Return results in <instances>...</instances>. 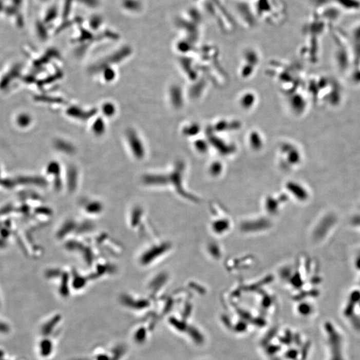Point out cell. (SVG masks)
<instances>
[{
  "mask_svg": "<svg viewBox=\"0 0 360 360\" xmlns=\"http://www.w3.org/2000/svg\"><path fill=\"white\" fill-rule=\"evenodd\" d=\"M257 18L278 22L285 17V6L281 0H252Z\"/></svg>",
  "mask_w": 360,
  "mask_h": 360,
  "instance_id": "6da1fadb",
  "label": "cell"
},
{
  "mask_svg": "<svg viewBox=\"0 0 360 360\" xmlns=\"http://www.w3.org/2000/svg\"><path fill=\"white\" fill-rule=\"evenodd\" d=\"M31 118L27 114H20L17 118V123L19 126L22 127L28 126L30 124Z\"/></svg>",
  "mask_w": 360,
  "mask_h": 360,
  "instance_id": "277c9868",
  "label": "cell"
},
{
  "mask_svg": "<svg viewBox=\"0 0 360 360\" xmlns=\"http://www.w3.org/2000/svg\"><path fill=\"white\" fill-rule=\"evenodd\" d=\"M104 112L106 114H108V116L113 112L114 109L113 106L111 105H106L104 107Z\"/></svg>",
  "mask_w": 360,
  "mask_h": 360,
  "instance_id": "52a82bcc",
  "label": "cell"
},
{
  "mask_svg": "<svg viewBox=\"0 0 360 360\" xmlns=\"http://www.w3.org/2000/svg\"><path fill=\"white\" fill-rule=\"evenodd\" d=\"M351 225L354 228L355 232L360 234V214L353 217L351 220Z\"/></svg>",
  "mask_w": 360,
  "mask_h": 360,
  "instance_id": "5b68a950",
  "label": "cell"
},
{
  "mask_svg": "<svg viewBox=\"0 0 360 360\" xmlns=\"http://www.w3.org/2000/svg\"><path fill=\"white\" fill-rule=\"evenodd\" d=\"M128 140L129 144L132 147L134 153L138 156H142L144 154L142 145L137 136H136L135 133H134L132 131H129L128 134Z\"/></svg>",
  "mask_w": 360,
  "mask_h": 360,
  "instance_id": "3957f363",
  "label": "cell"
},
{
  "mask_svg": "<svg viewBox=\"0 0 360 360\" xmlns=\"http://www.w3.org/2000/svg\"><path fill=\"white\" fill-rule=\"evenodd\" d=\"M353 264H354V269L360 273V250L355 255L354 261H353Z\"/></svg>",
  "mask_w": 360,
  "mask_h": 360,
  "instance_id": "8992f818",
  "label": "cell"
},
{
  "mask_svg": "<svg viewBox=\"0 0 360 360\" xmlns=\"http://www.w3.org/2000/svg\"><path fill=\"white\" fill-rule=\"evenodd\" d=\"M337 221V217L334 214L330 213L326 214L319 219L315 230L317 232L316 238L317 241L324 240L326 238V236L330 234L331 232L334 230Z\"/></svg>",
  "mask_w": 360,
  "mask_h": 360,
  "instance_id": "7a4b0ae2",
  "label": "cell"
},
{
  "mask_svg": "<svg viewBox=\"0 0 360 360\" xmlns=\"http://www.w3.org/2000/svg\"><path fill=\"white\" fill-rule=\"evenodd\" d=\"M237 1H240V0H237Z\"/></svg>",
  "mask_w": 360,
  "mask_h": 360,
  "instance_id": "ba28073f",
  "label": "cell"
}]
</instances>
